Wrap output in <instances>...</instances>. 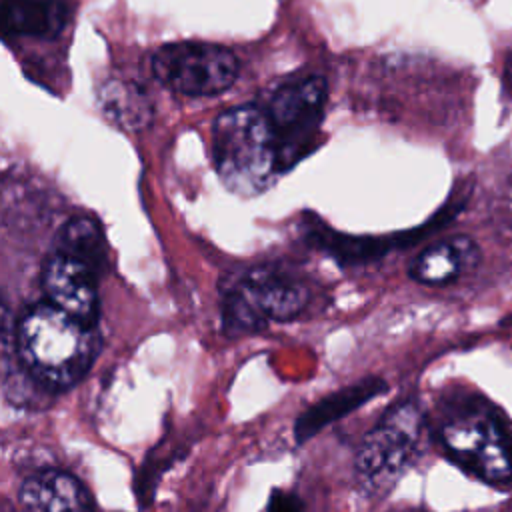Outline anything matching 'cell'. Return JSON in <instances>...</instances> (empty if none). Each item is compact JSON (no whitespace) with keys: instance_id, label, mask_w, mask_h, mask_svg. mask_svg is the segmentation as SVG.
Masks as SVG:
<instances>
[{"instance_id":"1","label":"cell","mask_w":512,"mask_h":512,"mask_svg":"<svg viewBox=\"0 0 512 512\" xmlns=\"http://www.w3.org/2000/svg\"><path fill=\"white\" fill-rule=\"evenodd\" d=\"M312 148L260 96L224 110L212 124V160L238 194H258Z\"/></svg>"},{"instance_id":"2","label":"cell","mask_w":512,"mask_h":512,"mask_svg":"<svg viewBox=\"0 0 512 512\" xmlns=\"http://www.w3.org/2000/svg\"><path fill=\"white\" fill-rule=\"evenodd\" d=\"M16 340L32 376L56 390L74 386L98 352L96 328L84 326L50 302L34 304L20 316Z\"/></svg>"},{"instance_id":"3","label":"cell","mask_w":512,"mask_h":512,"mask_svg":"<svg viewBox=\"0 0 512 512\" xmlns=\"http://www.w3.org/2000/svg\"><path fill=\"white\" fill-rule=\"evenodd\" d=\"M446 454L478 480L512 486V428L504 414L478 396H466L446 408L438 428Z\"/></svg>"},{"instance_id":"4","label":"cell","mask_w":512,"mask_h":512,"mask_svg":"<svg viewBox=\"0 0 512 512\" xmlns=\"http://www.w3.org/2000/svg\"><path fill=\"white\" fill-rule=\"evenodd\" d=\"M310 292L298 278L258 266L244 272L222 298L224 330L230 334L254 332L272 322L296 318L308 304Z\"/></svg>"},{"instance_id":"5","label":"cell","mask_w":512,"mask_h":512,"mask_svg":"<svg viewBox=\"0 0 512 512\" xmlns=\"http://www.w3.org/2000/svg\"><path fill=\"white\" fill-rule=\"evenodd\" d=\"M424 430L422 408L414 400L394 404L364 436L356 454V476L370 494L390 490L416 456Z\"/></svg>"},{"instance_id":"6","label":"cell","mask_w":512,"mask_h":512,"mask_svg":"<svg viewBox=\"0 0 512 512\" xmlns=\"http://www.w3.org/2000/svg\"><path fill=\"white\" fill-rule=\"evenodd\" d=\"M238 68L232 50L208 42H172L150 58V72L162 86L192 98L222 94L236 82Z\"/></svg>"},{"instance_id":"7","label":"cell","mask_w":512,"mask_h":512,"mask_svg":"<svg viewBox=\"0 0 512 512\" xmlns=\"http://www.w3.org/2000/svg\"><path fill=\"white\" fill-rule=\"evenodd\" d=\"M466 196L468 194H458V196L450 198V202H446V206L438 214H434L426 224H422L414 230L394 234V236H346V234L330 230L322 222H316L308 230V236H310V242L314 246H318V250L326 252L340 264H360V262L376 260L396 248L410 246V244L426 238L434 230L442 228L444 224H448L464 208Z\"/></svg>"},{"instance_id":"8","label":"cell","mask_w":512,"mask_h":512,"mask_svg":"<svg viewBox=\"0 0 512 512\" xmlns=\"http://www.w3.org/2000/svg\"><path fill=\"white\" fill-rule=\"evenodd\" d=\"M42 290L50 304L84 326L96 328L100 314L98 274L82 260L52 250L42 266Z\"/></svg>"},{"instance_id":"9","label":"cell","mask_w":512,"mask_h":512,"mask_svg":"<svg viewBox=\"0 0 512 512\" xmlns=\"http://www.w3.org/2000/svg\"><path fill=\"white\" fill-rule=\"evenodd\" d=\"M74 0H2V36L10 40H54L68 26Z\"/></svg>"},{"instance_id":"10","label":"cell","mask_w":512,"mask_h":512,"mask_svg":"<svg viewBox=\"0 0 512 512\" xmlns=\"http://www.w3.org/2000/svg\"><path fill=\"white\" fill-rule=\"evenodd\" d=\"M480 246L464 234L432 242L416 254L408 274L426 286H444L456 282L480 264Z\"/></svg>"},{"instance_id":"11","label":"cell","mask_w":512,"mask_h":512,"mask_svg":"<svg viewBox=\"0 0 512 512\" xmlns=\"http://www.w3.org/2000/svg\"><path fill=\"white\" fill-rule=\"evenodd\" d=\"M24 512H94L86 486L62 470H40L30 474L18 492Z\"/></svg>"},{"instance_id":"12","label":"cell","mask_w":512,"mask_h":512,"mask_svg":"<svg viewBox=\"0 0 512 512\" xmlns=\"http://www.w3.org/2000/svg\"><path fill=\"white\" fill-rule=\"evenodd\" d=\"M388 384L382 378L368 376L354 384H348L318 402H314L308 410H304L294 422V438L298 444L308 442L320 430L330 426L332 422L344 418L346 414L358 410L366 402L374 400L382 392H386Z\"/></svg>"},{"instance_id":"13","label":"cell","mask_w":512,"mask_h":512,"mask_svg":"<svg viewBox=\"0 0 512 512\" xmlns=\"http://www.w3.org/2000/svg\"><path fill=\"white\" fill-rule=\"evenodd\" d=\"M54 250L82 260L98 276L108 268V246L104 232L90 216L68 218L54 236Z\"/></svg>"},{"instance_id":"14","label":"cell","mask_w":512,"mask_h":512,"mask_svg":"<svg viewBox=\"0 0 512 512\" xmlns=\"http://www.w3.org/2000/svg\"><path fill=\"white\" fill-rule=\"evenodd\" d=\"M104 114L124 130H140L150 122L152 106L146 94L132 82H108L100 90Z\"/></svg>"},{"instance_id":"15","label":"cell","mask_w":512,"mask_h":512,"mask_svg":"<svg viewBox=\"0 0 512 512\" xmlns=\"http://www.w3.org/2000/svg\"><path fill=\"white\" fill-rule=\"evenodd\" d=\"M264 512H304L302 502L284 490H274L268 498V506Z\"/></svg>"},{"instance_id":"16","label":"cell","mask_w":512,"mask_h":512,"mask_svg":"<svg viewBox=\"0 0 512 512\" xmlns=\"http://www.w3.org/2000/svg\"><path fill=\"white\" fill-rule=\"evenodd\" d=\"M504 84L506 90L512 94V50L504 58Z\"/></svg>"}]
</instances>
